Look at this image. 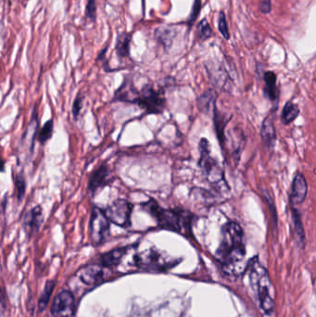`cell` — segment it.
Listing matches in <instances>:
<instances>
[{
    "label": "cell",
    "mask_w": 316,
    "mask_h": 317,
    "mask_svg": "<svg viewBox=\"0 0 316 317\" xmlns=\"http://www.w3.org/2000/svg\"><path fill=\"white\" fill-rule=\"evenodd\" d=\"M217 259L223 270L230 275H239L246 269L244 232L237 222H225L221 226V242Z\"/></svg>",
    "instance_id": "6da1fadb"
},
{
    "label": "cell",
    "mask_w": 316,
    "mask_h": 317,
    "mask_svg": "<svg viewBox=\"0 0 316 317\" xmlns=\"http://www.w3.org/2000/svg\"><path fill=\"white\" fill-rule=\"evenodd\" d=\"M143 208L155 219L160 228L174 231L187 237L191 236L192 224L196 217L190 211L182 208L164 209L159 206L155 199L143 203Z\"/></svg>",
    "instance_id": "7a4b0ae2"
},
{
    "label": "cell",
    "mask_w": 316,
    "mask_h": 317,
    "mask_svg": "<svg viewBox=\"0 0 316 317\" xmlns=\"http://www.w3.org/2000/svg\"><path fill=\"white\" fill-rule=\"evenodd\" d=\"M246 269L249 270V277L257 294L261 309L266 314L273 313L276 307V292L267 270L261 265L257 257H254L249 262Z\"/></svg>",
    "instance_id": "3957f363"
},
{
    "label": "cell",
    "mask_w": 316,
    "mask_h": 317,
    "mask_svg": "<svg viewBox=\"0 0 316 317\" xmlns=\"http://www.w3.org/2000/svg\"><path fill=\"white\" fill-rule=\"evenodd\" d=\"M198 165L203 170L207 180L214 185L224 183V174L219 161L211 155V145L208 139L201 138L198 144Z\"/></svg>",
    "instance_id": "277c9868"
},
{
    "label": "cell",
    "mask_w": 316,
    "mask_h": 317,
    "mask_svg": "<svg viewBox=\"0 0 316 317\" xmlns=\"http://www.w3.org/2000/svg\"><path fill=\"white\" fill-rule=\"evenodd\" d=\"M147 114H160L164 111L166 100L160 89L153 85H146L139 91L136 103Z\"/></svg>",
    "instance_id": "5b68a950"
},
{
    "label": "cell",
    "mask_w": 316,
    "mask_h": 317,
    "mask_svg": "<svg viewBox=\"0 0 316 317\" xmlns=\"http://www.w3.org/2000/svg\"><path fill=\"white\" fill-rule=\"evenodd\" d=\"M111 232V222L104 214L102 209L93 206L89 222V236L92 243L98 246L106 241Z\"/></svg>",
    "instance_id": "8992f818"
},
{
    "label": "cell",
    "mask_w": 316,
    "mask_h": 317,
    "mask_svg": "<svg viewBox=\"0 0 316 317\" xmlns=\"http://www.w3.org/2000/svg\"><path fill=\"white\" fill-rule=\"evenodd\" d=\"M134 205L124 198H117L103 212L110 222L123 228L130 227L132 224L131 217Z\"/></svg>",
    "instance_id": "52a82bcc"
},
{
    "label": "cell",
    "mask_w": 316,
    "mask_h": 317,
    "mask_svg": "<svg viewBox=\"0 0 316 317\" xmlns=\"http://www.w3.org/2000/svg\"><path fill=\"white\" fill-rule=\"evenodd\" d=\"M134 262L138 267L151 269H160L167 267L170 263L168 258L164 257L160 252L153 248L136 254L134 257Z\"/></svg>",
    "instance_id": "ba28073f"
},
{
    "label": "cell",
    "mask_w": 316,
    "mask_h": 317,
    "mask_svg": "<svg viewBox=\"0 0 316 317\" xmlns=\"http://www.w3.org/2000/svg\"><path fill=\"white\" fill-rule=\"evenodd\" d=\"M113 179L111 169L107 164L98 167L91 174L87 184V191L91 198H94L98 191L113 182Z\"/></svg>",
    "instance_id": "9c48e42d"
},
{
    "label": "cell",
    "mask_w": 316,
    "mask_h": 317,
    "mask_svg": "<svg viewBox=\"0 0 316 317\" xmlns=\"http://www.w3.org/2000/svg\"><path fill=\"white\" fill-rule=\"evenodd\" d=\"M51 314L53 317H74L75 303L73 295L68 290L58 294L51 307Z\"/></svg>",
    "instance_id": "30bf717a"
},
{
    "label": "cell",
    "mask_w": 316,
    "mask_h": 317,
    "mask_svg": "<svg viewBox=\"0 0 316 317\" xmlns=\"http://www.w3.org/2000/svg\"><path fill=\"white\" fill-rule=\"evenodd\" d=\"M44 222V211L41 205L32 207L31 210L26 212L23 218V228L25 234L32 238L39 232Z\"/></svg>",
    "instance_id": "8fae6325"
},
{
    "label": "cell",
    "mask_w": 316,
    "mask_h": 317,
    "mask_svg": "<svg viewBox=\"0 0 316 317\" xmlns=\"http://www.w3.org/2000/svg\"><path fill=\"white\" fill-rule=\"evenodd\" d=\"M308 193V184L301 173H297L293 178L290 192L291 204H301L305 200Z\"/></svg>",
    "instance_id": "7c38bea8"
},
{
    "label": "cell",
    "mask_w": 316,
    "mask_h": 317,
    "mask_svg": "<svg viewBox=\"0 0 316 317\" xmlns=\"http://www.w3.org/2000/svg\"><path fill=\"white\" fill-rule=\"evenodd\" d=\"M261 138L263 146L269 151H274L277 144V131L274 120L267 116L263 120L261 127Z\"/></svg>",
    "instance_id": "4fadbf2b"
},
{
    "label": "cell",
    "mask_w": 316,
    "mask_h": 317,
    "mask_svg": "<svg viewBox=\"0 0 316 317\" xmlns=\"http://www.w3.org/2000/svg\"><path fill=\"white\" fill-rule=\"evenodd\" d=\"M138 95L139 91L134 88L132 80L126 78L122 86L115 91L113 99L116 101L135 104L138 98Z\"/></svg>",
    "instance_id": "5bb4252c"
},
{
    "label": "cell",
    "mask_w": 316,
    "mask_h": 317,
    "mask_svg": "<svg viewBox=\"0 0 316 317\" xmlns=\"http://www.w3.org/2000/svg\"><path fill=\"white\" fill-rule=\"evenodd\" d=\"M39 129V118H38V111L36 110V107H33L32 111V118L30 120V123L28 124V127L24 132L22 141L24 147L28 146L29 151L32 153L34 140L36 138V135L38 133Z\"/></svg>",
    "instance_id": "9a60e30c"
},
{
    "label": "cell",
    "mask_w": 316,
    "mask_h": 317,
    "mask_svg": "<svg viewBox=\"0 0 316 317\" xmlns=\"http://www.w3.org/2000/svg\"><path fill=\"white\" fill-rule=\"evenodd\" d=\"M79 278L87 285H95L102 281L104 268L100 265H88L80 271Z\"/></svg>",
    "instance_id": "2e32d148"
},
{
    "label": "cell",
    "mask_w": 316,
    "mask_h": 317,
    "mask_svg": "<svg viewBox=\"0 0 316 317\" xmlns=\"http://www.w3.org/2000/svg\"><path fill=\"white\" fill-rule=\"evenodd\" d=\"M291 221H292L293 236L296 245L303 249L305 246V231L301 220L300 213L291 206Z\"/></svg>",
    "instance_id": "e0dca14e"
},
{
    "label": "cell",
    "mask_w": 316,
    "mask_h": 317,
    "mask_svg": "<svg viewBox=\"0 0 316 317\" xmlns=\"http://www.w3.org/2000/svg\"><path fill=\"white\" fill-rule=\"evenodd\" d=\"M265 83L264 87V95L268 97L269 100L277 103L279 97V89L277 84V74L274 71H266L263 75Z\"/></svg>",
    "instance_id": "ac0fdd59"
},
{
    "label": "cell",
    "mask_w": 316,
    "mask_h": 317,
    "mask_svg": "<svg viewBox=\"0 0 316 317\" xmlns=\"http://www.w3.org/2000/svg\"><path fill=\"white\" fill-rule=\"evenodd\" d=\"M128 250H129V247H123L103 254L101 256L102 266L111 267V266L118 265L120 262L122 261V259L124 258V256L127 254Z\"/></svg>",
    "instance_id": "d6986e66"
},
{
    "label": "cell",
    "mask_w": 316,
    "mask_h": 317,
    "mask_svg": "<svg viewBox=\"0 0 316 317\" xmlns=\"http://www.w3.org/2000/svg\"><path fill=\"white\" fill-rule=\"evenodd\" d=\"M217 98V94L213 89H209L206 92H204L202 95L198 97V105L199 109L205 113L213 112L214 114V111L216 109L215 102Z\"/></svg>",
    "instance_id": "ffe728a7"
},
{
    "label": "cell",
    "mask_w": 316,
    "mask_h": 317,
    "mask_svg": "<svg viewBox=\"0 0 316 317\" xmlns=\"http://www.w3.org/2000/svg\"><path fill=\"white\" fill-rule=\"evenodd\" d=\"M299 114H300L299 106L292 101H287L284 104L283 108L282 114H281V121L284 125H289L297 119Z\"/></svg>",
    "instance_id": "44dd1931"
},
{
    "label": "cell",
    "mask_w": 316,
    "mask_h": 317,
    "mask_svg": "<svg viewBox=\"0 0 316 317\" xmlns=\"http://www.w3.org/2000/svg\"><path fill=\"white\" fill-rule=\"evenodd\" d=\"M131 34L127 32L121 33L116 42V53L120 58H126L129 56Z\"/></svg>",
    "instance_id": "7402d4cb"
},
{
    "label": "cell",
    "mask_w": 316,
    "mask_h": 317,
    "mask_svg": "<svg viewBox=\"0 0 316 317\" xmlns=\"http://www.w3.org/2000/svg\"><path fill=\"white\" fill-rule=\"evenodd\" d=\"M13 182L15 187V192H16L17 201L21 203V201L24 199L25 193H26V179L24 177V172L18 173L13 175Z\"/></svg>",
    "instance_id": "603a6c76"
},
{
    "label": "cell",
    "mask_w": 316,
    "mask_h": 317,
    "mask_svg": "<svg viewBox=\"0 0 316 317\" xmlns=\"http://www.w3.org/2000/svg\"><path fill=\"white\" fill-rule=\"evenodd\" d=\"M54 132V121L52 119L48 120L46 124L42 127L37 133V140L41 145H45L48 140L51 139Z\"/></svg>",
    "instance_id": "cb8c5ba5"
},
{
    "label": "cell",
    "mask_w": 316,
    "mask_h": 317,
    "mask_svg": "<svg viewBox=\"0 0 316 317\" xmlns=\"http://www.w3.org/2000/svg\"><path fill=\"white\" fill-rule=\"evenodd\" d=\"M156 38L165 47L171 46L173 39L175 36V32L173 29L168 27H159L158 30L155 32Z\"/></svg>",
    "instance_id": "d4e9b609"
},
{
    "label": "cell",
    "mask_w": 316,
    "mask_h": 317,
    "mask_svg": "<svg viewBox=\"0 0 316 317\" xmlns=\"http://www.w3.org/2000/svg\"><path fill=\"white\" fill-rule=\"evenodd\" d=\"M54 287H55V282L52 280L48 281L45 285V288L41 294L39 301H38V309L41 313L44 312V310L46 309L48 301L50 300V297L52 295V292L54 290Z\"/></svg>",
    "instance_id": "484cf974"
},
{
    "label": "cell",
    "mask_w": 316,
    "mask_h": 317,
    "mask_svg": "<svg viewBox=\"0 0 316 317\" xmlns=\"http://www.w3.org/2000/svg\"><path fill=\"white\" fill-rule=\"evenodd\" d=\"M198 35L201 40L209 39L213 35V30L207 20H202L198 24Z\"/></svg>",
    "instance_id": "4316f807"
},
{
    "label": "cell",
    "mask_w": 316,
    "mask_h": 317,
    "mask_svg": "<svg viewBox=\"0 0 316 317\" xmlns=\"http://www.w3.org/2000/svg\"><path fill=\"white\" fill-rule=\"evenodd\" d=\"M84 100H85V97H84V95H82L81 94H78L77 96L75 97V99L73 100L71 111H72V115H73L74 120L78 119V117L81 114V111H82L83 106H84Z\"/></svg>",
    "instance_id": "83f0119b"
},
{
    "label": "cell",
    "mask_w": 316,
    "mask_h": 317,
    "mask_svg": "<svg viewBox=\"0 0 316 317\" xmlns=\"http://www.w3.org/2000/svg\"><path fill=\"white\" fill-rule=\"evenodd\" d=\"M218 29L221 33V35L225 38V39H229L230 33L228 31V26H227V23H226V18L223 12H221L219 15V22H218Z\"/></svg>",
    "instance_id": "f1b7e54d"
},
{
    "label": "cell",
    "mask_w": 316,
    "mask_h": 317,
    "mask_svg": "<svg viewBox=\"0 0 316 317\" xmlns=\"http://www.w3.org/2000/svg\"><path fill=\"white\" fill-rule=\"evenodd\" d=\"M86 16L92 22H95V16H96L95 0H88L87 8H86Z\"/></svg>",
    "instance_id": "f546056e"
},
{
    "label": "cell",
    "mask_w": 316,
    "mask_h": 317,
    "mask_svg": "<svg viewBox=\"0 0 316 317\" xmlns=\"http://www.w3.org/2000/svg\"><path fill=\"white\" fill-rule=\"evenodd\" d=\"M200 9H201V0H195L193 8H192V11H191V14H190V21H189L190 27L194 24V23L196 22V20L198 19Z\"/></svg>",
    "instance_id": "4dcf8cb0"
},
{
    "label": "cell",
    "mask_w": 316,
    "mask_h": 317,
    "mask_svg": "<svg viewBox=\"0 0 316 317\" xmlns=\"http://www.w3.org/2000/svg\"><path fill=\"white\" fill-rule=\"evenodd\" d=\"M260 9L263 14H268L272 10V0H260Z\"/></svg>",
    "instance_id": "1f68e13d"
},
{
    "label": "cell",
    "mask_w": 316,
    "mask_h": 317,
    "mask_svg": "<svg viewBox=\"0 0 316 317\" xmlns=\"http://www.w3.org/2000/svg\"><path fill=\"white\" fill-rule=\"evenodd\" d=\"M6 310V302H5V297L3 291L0 287V315H2Z\"/></svg>",
    "instance_id": "d6a6232c"
},
{
    "label": "cell",
    "mask_w": 316,
    "mask_h": 317,
    "mask_svg": "<svg viewBox=\"0 0 316 317\" xmlns=\"http://www.w3.org/2000/svg\"><path fill=\"white\" fill-rule=\"evenodd\" d=\"M5 171V160L0 157V172Z\"/></svg>",
    "instance_id": "836d02e7"
}]
</instances>
